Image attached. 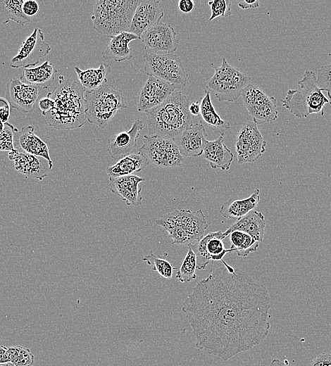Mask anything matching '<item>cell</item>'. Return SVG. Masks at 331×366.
Returning <instances> with one entry per match:
<instances>
[{"mask_svg":"<svg viewBox=\"0 0 331 366\" xmlns=\"http://www.w3.org/2000/svg\"><path fill=\"white\" fill-rule=\"evenodd\" d=\"M270 296L266 287L239 269L213 270L199 282L182 310L199 350L223 361L249 351L268 334Z\"/></svg>","mask_w":331,"mask_h":366,"instance_id":"cell-1","label":"cell"},{"mask_svg":"<svg viewBox=\"0 0 331 366\" xmlns=\"http://www.w3.org/2000/svg\"><path fill=\"white\" fill-rule=\"evenodd\" d=\"M58 85L47 94L53 101L54 107L45 115L48 125L56 130H74L82 127L85 117V90L72 80L59 76Z\"/></svg>","mask_w":331,"mask_h":366,"instance_id":"cell-2","label":"cell"},{"mask_svg":"<svg viewBox=\"0 0 331 366\" xmlns=\"http://www.w3.org/2000/svg\"><path fill=\"white\" fill-rule=\"evenodd\" d=\"M189 99L175 90L158 106L145 112L148 135L174 139L192 124Z\"/></svg>","mask_w":331,"mask_h":366,"instance_id":"cell-3","label":"cell"},{"mask_svg":"<svg viewBox=\"0 0 331 366\" xmlns=\"http://www.w3.org/2000/svg\"><path fill=\"white\" fill-rule=\"evenodd\" d=\"M139 0H97L91 19L97 32L113 37L128 31Z\"/></svg>","mask_w":331,"mask_h":366,"instance_id":"cell-4","label":"cell"},{"mask_svg":"<svg viewBox=\"0 0 331 366\" xmlns=\"http://www.w3.org/2000/svg\"><path fill=\"white\" fill-rule=\"evenodd\" d=\"M300 89H289L282 100V106L298 118L311 114L324 115V107L331 101L323 94L317 82L316 73L306 70L298 81Z\"/></svg>","mask_w":331,"mask_h":366,"instance_id":"cell-5","label":"cell"},{"mask_svg":"<svg viewBox=\"0 0 331 366\" xmlns=\"http://www.w3.org/2000/svg\"><path fill=\"white\" fill-rule=\"evenodd\" d=\"M167 232L173 244H192L199 240L209 226L201 210H175L163 215L155 222Z\"/></svg>","mask_w":331,"mask_h":366,"instance_id":"cell-6","label":"cell"},{"mask_svg":"<svg viewBox=\"0 0 331 366\" xmlns=\"http://www.w3.org/2000/svg\"><path fill=\"white\" fill-rule=\"evenodd\" d=\"M87 120L105 129L118 111L126 108L123 92L114 85L105 83L93 90L85 92Z\"/></svg>","mask_w":331,"mask_h":366,"instance_id":"cell-7","label":"cell"},{"mask_svg":"<svg viewBox=\"0 0 331 366\" xmlns=\"http://www.w3.org/2000/svg\"><path fill=\"white\" fill-rule=\"evenodd\" d=\"M251 77L232 66L225 58L206 84L219 101L233 102L241 96L244 89L250 84Z\"/></svg>","mask_w":331,"mask_h":366,"instance_id":"cell-8","label":"cell"},{"mask_svg":"<svg viewBox=\"0 0 331 366\" xmlns=\"http://www.w3.org/2000/svg\"><path fill=\"white\" fill-rule=\"evenodd\" d=\"M142 59L144 71L149 76L167 82L176 89H182L187 85L189 75L178 56L148 52L142 56Z\"/></svg>","mask_w":331,"mask_h":366,"instance_id":"cell-9","label":"cell"},{"mask_svg":"<svg viewBox=\"0 0 331 366\" xmlns=\"http://www.w3.org/2000/svg\"><path fill=\"white\" fill-rule=\"evenodd\" d=\"M139 152L149 164L161 168L181 166L185 160L173 139L145 134Z\"/></svg>","mask_w":331,"mask_h":366,"instance_id":"cell-10","label":"cell"},{"mask_svg":"<svg viewBox=\"0 0 331 366\" xmlns=\"http://www.w3.org/2000/svg\"><path fill=\"white\" fill-rule=\"evenodd\" d=\"M241 96L244 106L258 125L274 122L278 116L277 101L275 96L266 94L255 84H248Z\"/></svg>","mask_w":331,"mask_h":366,"instance_id":"cell-11","label":"cell"},{"mask_svg":"<svg viewBox=\"0 0 331 366\" xmlns=\"http://www.w3.org/2000/svg\"><path fill=\"white\" fill-rule=\"evenodd\" d=\"M266 141L257 124L252 120L245 122L239 130L235 142L238 164L257 160L266 151Z\"/></svg>","mask_w":331,"mask_h":366,"instance_id":"cell-12","label":"cell"},{"mask_svg":"<svg viewBox=\"0 0 331 366\" xmlns=\"http://www.w3.org/2000/svg\"><path fill=\"white\" fill-rule=\"evenodd\" d=\"M225 238L223 232L218 230L209 232L194 244H189L196 254L197 270L205 269L211 262L213 264V261H220L229 271L235 270L223 260L226 253L233 252L232 249L225 248L223 241Z\"/></svg>","mask_w":331,"mask_h":366,"instance_id":"cell-13","label":"cell"},{"mask_svg":"<svg viewBox=\"0 0 331 366\" xmlns=\"http://www.w3.org/2000/svg\"><path fill=\"white\" fill-rule=\"evenodd\" d=\"M51 46L45 42L40 28H35L20 46L17 54L10 62L12 68H30L37 65L51 51Z\"/></svg>","mask_w":331,"mask_h":366,"instance_id":"cell-14","label":"cell"},{"mask_svg":"<svg viewBox=\"0 0 331 366\" xmlns=\"http://www.w3.org/2000/svg\"><path fill=\"white\" fill-rule=\"evenodd\" d=\"M140 39L149 53L156 54L173 53L179 46L174 28L161 22L143 33Z\"/></svg>","mask_w":331,"mask_h":366,"instance_id":"cell-15","label":"cell"},{"mask_svg":"<svg viewBox=\"0 0 331 366\" xmlns=\"http://www.w3.org/2000/svg\"><path fill=\"white\" fill-rule=\"evenodd\" d=\"M39 93L38 87L14 77L7 82L5 96L11 108L30 113L35 109Z\"/></svg>","mask_w":331,"mask_h":366,"instance_id":"cell-16","label":"cell"},{"mask_svg":"<svg viewBox=\"0 0 331 366\" xmlns=\"http://www.w3.org/2000/svg\"><path fill=\"white\" fill-rule=\"evenodd\" d=\"M176 88L170 83L155 77L149 76L143 86L137 102V109L146 112L167 99Z\"/></svg>","mask_w":331,"mask_h":366,"instance_id":"cell-17","label":"cell"},{"mask_svg":"<svg viewBox=\"0 0 331 366\" xmlns=\"http://www.w3.org/2000/svg\"><path fill=\"white\" fill-rule=\"evenodd\" d=\"M164 12L159 1H141L134 13L128 32L139 38L143 33L160 23Z\"/></svg>","mask_w":331,"mask_h":366,"instance_id":"cell-18","label":"cell"},{"mask_svg":"<svg viewBox=\"0 0 331 366\" xmlns=\"http://www.w3.org/2000/svg\"><path fill=\"white\" fill-rule=\"evenodd\" d=\"M207 133L201 122L192 123L173 141L183 157L201 156L207 141Z\"/></svg>","mask_w":331,"mask_h":366,"instance_id":"cell-19","label":"cell"},{"mask_svg":"<svg viewBox=\"0 0 331 366\" xmlns=\"http://www.w3.org/2000/svg\"><path fill=\"white\" fill-rule=\"evenodd\" d=\"M8 159L13 161L15 170L26 177L42 181L52 168L49 162L41 158L18 149L8 152Z\"/></svg>","mask_w":331,"mask_h":366,"instance_id":"cell-20","label":"cell"},{"mask_svg":"<svg viewBox=\"0 0 331 366\" xmlns=\"http://www.w3.org/2000/svg\"><path fill=\"white\" fill-rule=\"evenodd\" d=\"M144 122L136 120L128 131L113 135L109 139L107 149L113 159H120L130 153L137 145L139 132L144 128Z\"/></svg>","mask_w":331,"mask_h":366,"instance_id":"cell-21","label":"cell"},{"mask_svg":"<svg viewBox=\"0 0 331 366\" xmlns=\"http://www.w3.org/2000/svg\"><path fill=\"white\" fill-rule=\"evenodd\" d=\"M110 191L121 198L127 206H138L142 204V188L139 184L145 179L135 175L109 179Z\"/></svg>","mask_w":331,"mask_h":366,"instance_id":"cell-22","label":"cell"},{"mask_svg":"<svg viewBox=\"0 0 331 366\" xmlns=\"http://www.w3.org/2000/svg\"><path fill=\"white\" fill-rule=\"evenodd\" d=\"M35 127L32 125L22 127L14 136V145L18 146L25 153H30L46 160L53 168V162L49 155L46 144L35 133Z\"/></svg>","mask_w":331,"mask_h":366,"instance_id":"cell-23","label":"cell"},{"mask_svg":"<svg viewBox=\"0 0 331 366\" xmlns=\"http://www.w3.org/2000/svg\"><path fill=\"white\" fill-rule=\"evenodd\" d=\"M202 155L213 170H228L234 158L232 152L225 144L222 135L215 140H207Z\"/></svg>","mask_w":331,"mask_h":366,"instance_id":"cell-24","label":"cell"},{"mask_svg":"<svg viewBox=\"0 0 331 366\" xmlns=\"http://www.w3.org/2000/svg\"><path fill=\"white\" fill-rule=\"evenodd\" d=\"M266 220L263 214L253 210L231 225L223 232V235L226 238L232 232L239 230L247 233L261 243L264 238Z\"/></svg>","mask_w":331,"mask_h":366,"instance_id":"cell-25","label":"cell"},{"mask_svg":"<svg viewBox=\"0 0 331 366\" xmlns=\"http://www.w3.org/2000/svg\"><path fill=\"white\" fill-rule=\"evenodd\" d=\"M140 38L128 31L111 37V40L106 49L102 52V57L105 60H113L115 62H122L130 60L132 52L129 46L132 41L139 40Z\"/></svg>","mask_w":331,"mask_h":366,"instance_id":"cell-26","label":"cell"},{"mask_svg":"<svg viewBox=\"0 0 331 366\" xmlns=\"http://www.w3.org/2000/svg\"><path fill=\"white\" fill-rule=\"evenodd\" d=\"M260 201V189H256L253 193L244 199L230 198L223 203L219 213L227 219H237L247 215L254 210Z\"/></svg>","mask_w":331,"mask_h":366,"instance_id":"cell-27","label":"cell"},{"mask_svg":"<svg viewBox=\"0 0 331 366\" xmlns=\"http://www.w3.org/2000/svg\"><path fill=\"white\" fill-rule=\"evenodd\" d=\"M149 162L139 151L130 153L120 159L115 164L106 167V172L109 179L133 175L144 169Z\"/></svg>","mask_w":331,"mask_h":366,"instance_id":"cell-28","label":"cell"},{"mask_svg":"<svg viewBox=\"0 0 331 366\" xmlns=\"http://www.w3.org/2000/svg\"><path fill=\"white\" fill-rule=\"evenodd\" d=\"M56 72L54 63L46 61L39 66L24 68L20 80L37 87L47 88L54 82Z\"/></svg>","mask_w":331,"mask_h":366,"instance_id":"cell-29","label":"cell"},{"mask_svg":"<svg viewBox=\"0 0 331 366\" xmlns=\"http://www.w3.org/2000/svg\"><path fill=\"white\" fill-rule=\"evenodd\" d=\"M74 70L79 83L85 91H89L96 89L108 82L107 77L111 71V68L108 64L103 63L96 68L83 70L79 67L75 66Z\"/></svg>","mask_w":331,"mask_h":366,"instance_id":"cell-30","label":"cell"},{"mask_svg":"<svg viewBox=\"0 0 331 366\" xmlns=\"http://www.w3.org/2000/svg\"><path fill=\"white\" fill-rule=\"evenodd\" d=\"M200 114L206 125L213 132L223 136L225 132L230 128V124L220 118L212 103L210 93L205 91L204 96L200 103Z\"/></svg>","mask_w":331,"mask_h":366,"instance_id":"cell-31","label":"cell"},{"mask_svg":"<svg viewBox=\"0 0 331 366\" xmlns=\"http://www.w3.org/2000/svg\"><path fill=\"white\" fill-rule=\"evenodd\" d=\"M22 0H0V23L7 24L12 20L23 26L31 22L22 11Z\"/></svg>","mask_w":331,"mask_h":366,"instance_id":"cell-32","label":"cell"},{"mask_svg":"<svg viewBox=\"0 0 331 366\" xmlns=\"http://www.w3.org/2000/svg\"><path fill=\"white\" fill-rule=\"evenodd\" d=\"M228 236L231 242L230 248L236 252L239 257L245 258L256 252L260 245L251 235L242 231H233Z\"/></svg>","mask_w":331,"mask_h":366,"instance_id":"cell-33","label":"cell"},{"mask_svg":"<svg viewBox=\"0 0 331 366\" xmlns=\"http://www.w3.org/2000/svg\"><path fill=\"white\" fill-rule=\"evenodd\" d=\"M196 257L190 245L180 268L177 270L176 278L182 283L189 282L196 278Z\"/></svg>","mask_w":331,"mask_h":366,"instance_id":"cell-34","label":"cell"},{"mask_svg":"<svg viewBox=\"0 0 331 366\" xmlns=\"http://www.w3.org/2000/svg\"><path fill=\"white\" fill-rule=\"evenodd\" d=\"M10 362L15 366H32L35 362V355L31 351L22 346L8 347Z\"/></svg>","mask_w":331,"mask_h":366,"instance_id":"cell-35","label":"cell"},{"mask_svg":"<svg viewBox=\"0 0 331 366\" xmlns=\"http://www.w3.org/2000/svg\"><path fill=\"white\" fill-rule=\"evenodd\" d=\"M142 260L146 262L149 265H151L152 270L156 271L162 277L166 279H171L173 271L177 270L167 260L156 255L151 252L149 255L142 258Z\"/></svg>","mask_w":331,"mask_h":366,"instance_id":"cell-36","label":"cell"},{"mask_svg":"<svg viewBox=\"0 0 331 366\" xmlns=\"http://www.w3.org/2000/svg\"><path fill=\"white\" fill-rule=\"evenodd\" d=\"M208 4L210 6L211 15L208 21L218 17H228L231 15V1L226 0H213L209 1Z\"/></svg>","mask_w":331,"mask_h":366,"instance_id":"cell-37","label":"cell"},{"mask_svg":"<svg viewBox=\"0 0 331 366\" xmlns=\"http://www.w3.org/2000/svg\"><path fill=\"white\" fill-rule=\"evenodd\" d=\"M18 131L13 125L6 122L5 123V128L0 133V152L1 151H11L14 150V136Z\"/></svg>","mask_w":331,"mask_h":366,"instance_id":"cell-38","label":"cell"},{"mask_svg":"<svg viewBox=\"0 0 331 366\" xmlns=\"http://www.w3.org/2000/svg\"><path fill=\"white\" fill-rule=\"evenodd\" d=\"M316 77L318 87L327 92L331 101V63L321 66L318 70Z\"/></svg>","mask_w":331,"mask_h":366,"instance_id":"cell-39","label":"cell"},{"mask_svg":"<svg viewBox=\"0 0 331 366\" xmlns=\"http://www.w3.org/2000/svg\"><path fill=\"white\" fill-rule=\"evenodd\" d=\"M39 3L35 0L23 1L22 5V11L23 13L28 18L36 15L39 11Z\"/></svg>","mask_w":331,"mask_h":366,"instance_id":"cell-40","label":"cell"},{"mask_svg":"<svg viewBox=\"0 0 331 366\" xmlns=\"http://www.w3.org/2000/svg\"><path fill=\"white\" fill-rule=\"evenodd\" d=\"M308 366H331V353L324 352L318 354Z\"/></svg>","mask_w":331,"mask_h":366,"instance_id":"cell-41","label":"cell"},{"mask_svg":"<svg viewBox=\"0 0 331 366\" xmlns=\"http://www.w3.org/2000/svg\"><path fill=\"white\" fill-rule=\"evenodd\" d=\"M11 106L6 98L0 97V120L8 122L10 118Z\"/></svg>","mask_w":331,"mask_h":366,"instance_id":"cell-42","label":"cell"},{"mask_svg":"<svg viewBox=\"0 0 331 366\" xmlns=\"http://www.w3.org/2000/svg\"><path fill=\"white\" fill-rule=\"evenodd\" d=\"M38 106L42 115L44 116L47 113L52 110L54 107V101L46 95L39 99Z\"/></svg>","mask_w":331,"mask_h":366,"instance_id":"cell-43","label":"cell"},{"mask_svg":"<svg viewBox=\"0 0 331 366\" xmlns=\"http://www.w3.org/2000/svg\"><path fill=\"white\" fill-rule=\"evenodd\" d=\"M177 6L179 10L185 14L192 13L194 8V3L192 0H180Z\"/></svg>","mask_w":331,"mask_h":366,"instance_id":"cell-44","label":"cell"},{"mask_svg":"<svg viewBox=\"0 0 331 366\" xmlns=\"http://www.w3.org/2000/svg\"><path fill=\"white\" fill-rule=\"evenodd\" d=\"M239 8L243 10H246L249 8H256L259 6V1L258 0L255 1H249L245 0L244 1L239 2L238 4Z\"/></svg>","mask_w":331,"mask_h":366,"instance_id":"cell-45","label":"cell"},{"mask_svg":"<svg viewBox=\"0 0 331 366\" xmlns=\"http://www.w3.org/2000/svg\"><path fill=\"white\" fill-rule=\"evenodd\" d=\"M10 362L8 347L0 345V363Z\"/></svg>","mask_w":331,"mask_h":366,"instance_id":"cell-46","label":"cell"},{"mask_svg":"<svg viewBox=\"0 0 331 366\" xmlns=\"http://www.w3.org/2000/svg\"><path fill=\"white\" fill-rule=\"evenodd\" d=\"M189 111L192 115H199L200 114V105L199 101L192 103L189 106Z\"/></svg>","mask_w":331,"mask_h":366,"instance_id":"cell-47","label":"cell"},{"mask_svg":"<svg viewBox=\"0 0 331 366\" xmlns=\"http://www.w3.org/2000/svg\"><path fill=\"white\" fill-rule=\"evenodd\" d=\"M268 366H289L285 362L280 361L278 359H273Z\"/></svg>","mask_w":331,"mask_h":366,"instance_id":"cell-48","label":"cell"},{"mask_svg":"<svg viewBox=\"0 0 331 366\" xmlns=\"http://www.w3.org/2000/svg\"><path fill=\"white\" fill-rule=\"evenodd\" d=\"M5 128V123L0 120V133L3 132Z\"/></svg>","mask_w":331,"mask_h":366,"instance_id":"cell-49","label":"cell"},{"mask_svg":"<svg viewBox=\"0 0 331 366\" xmlns=\"http://www.w3.org/2000/svg\"><path fill=\"white\" fill-rule=\"evenodd\" d=\"M0 366H15L11 362L0 363Z\"/></svg>","mask_w":331,"mask_h":366,"instance_id":"cell-50","label":"cell"}]
</instances>
